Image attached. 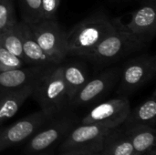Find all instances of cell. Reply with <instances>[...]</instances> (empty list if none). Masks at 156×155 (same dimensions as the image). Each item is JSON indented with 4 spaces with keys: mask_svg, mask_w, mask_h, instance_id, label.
Here are the masks:
<instances>
[{
    "mask_svg": "<svg viewBox=\"0 0 156 155\" xmlns=\"http://www.w3.org/2000/svg\"><path fill=\"white\" fill-rule=\"evenodd\" d=\"M31 97L51 120L62 115L68 109L69 100L63 79V64L46 67L33 85Z\"/></svg>",
    "mask_w": 156,
    "mask_h": 155,
    "instance_id": "obj_1",
    "label": "cell"
},
{
    "mask_svg": "<svg viewBox=\"0 0 156 155\" xmlns=\"http://www.w3.org/2000/svg\"><path fill=\"white\" fill-rule=\"evenodd\" d=\"M119 22L101 13L91 15L66 32L68 55L84 58L103 38L116 30Z\"/></svg>",
    "mask_w": 156,
    "mask_h": 155,
    "instance_id": "obj_2",
    "label": "cell"
},
{
    "mask_svg": "<svg viewBox=\"0 0 156 155\" xmlns=\"http://www.w3.org/2000/svg\"><path fill=\"white\" fill-rule=\"evenodd\" d=\"M145 46L147 45L119 22L116 30L103 38L83 58L88 59L95 66H106L143 49Z\"/></svg>",
    "mask_w": 156,
    "mask_h": 155,
    "instance_id": "obj_3",
    "label": "cell"
},
{
    "mask_svg": "<svg viewBox=\"0 0 156 155\" xmlns=\"http://www.w3.org/2000/svg\"><path fill=\"white\" fill-rule=\"evenodd\" d=\"M156 58L154 55H142L131 58L122 66L117 84L119 96H126L136 92L147 84L155 75Z\"/></svg>",
    "mask_w": 156,
    "mask_h": 155,
    "instance_id": "obj_4",
    "label": "cell"
},
{
    "mask_svg": "<svg viewBox=\"0 0 156 155\" xmlns=\"http://www.w3.org/2000/svg\"><path fill=\"white\" fill-rule=\"evenodd\" d=\"M112 130L96 123L75 125L63 138L60 151L61 153L86 154L98 153L101 149L103 140Z\"/></svg>",
    "mask_w": 156,
    "mask_h": 155,
    "instance_id": "obj_5",
    "label": "cell"
},
{
    "mask_svg": "<svg viewBox=\"0 0 156 155\" xmlns=\"http://www.w3.org/2000/svg\"><path fill=\"white\" fill-rule=\"evenodd\" d=\"M122 66L112 67L104 69L94 77L80 89V90L70 100L68 108H77L90 106L97 103L106 97L114 88H116Z\"/></svg>",
    "mask_w": 156,
    "mask_h": 155,
    "instance_id": "obj_6",
    "label": "cell"
},
{
    "mask_svg": "<svg viewBox=\"0 0 156 155\" xmlns=\"http://www.w3.org/2000/svg\"><path fill=\"white\" fill-rule=\"evenodd\" d=\"M35 39L54 63H62L67 56L66 32L57 20H40L28 25Z\"/></svg>",
    "mask_w": 156,
    "mask_h": 155,
    "instance_id": "obj_7",
    "label": "cell"
},
{
    "mask_svg": "<svg viewBox=\"0 0 156 155\" xmlns=\"http://www.w3.org/2000/svg\"><path fill=\"white\" fill-rule=\"evenodd\" d=\"M76 124L77 119L75 117L64 113L52 119L29 138L25 148V153L34 154L47 150L55 143L63 139Z\"/></svg>",
    "mask_w": 156,
    "mask_h": 155,
    "instance_id": "obj_8",
    "label": "cell"
},
{
    "mask_svg": "<svg viewBox=\"0 0 156 155\" xmlns=\"http://www.w3.org/2000/svg\"><path fill=\"white\" fill-rule=\"evenodd\" d=\"M131 111L130 100L126 96H119L95 105L80 122L81 124L96 123L114 129L122 126Z\"/></svg>",
    "mask_w": 156,
    "mask_h": 155,
    "instance_id": "obj_9",
    "label": "cell"
},
{
    "mask_svg": "<svg viewBox=\"0 0 156 155\" xmlns=\"http://www.w3.org/2000/svg\"><path fill=\"white\" fill-rule=\"evenodd\" d=\"M49 121L51 119L48 115L42 111H38L7 127L0 129V153L28 140Z\"/></svg>",
    "mask_w": 156,
    "mask_h": 155,
    "instance_id": "obj_10",
    "label": "cell"
},
{
    "mask_svg": "<svg viewBox=\"0 0 156 155\" xmlns=\"http://www.w3.org/2000/svg\"><path fill=\"white\" fill-rule=\"evenodd\" d=\"M125 27L138 39L148 45L154 39L156 32L154 3H148L136 9Z\"/></svg>",
    "mask_w": 156,
    "mask_h": 155,
    "instance_id": "obj_11",
    "label": "cell"
},
{
    "mask_svg": "<svg viewBox=\"0 0 156 155\" xmlns=\"http://www.w3.org/2000/svg\"><path fill=\"white\" fill-rule=\"evenodd\" d=\"M33 85L17 89H0V124L17 113L25 101L31 97Z\"/></svg>",
    "mask_w": 156,
    "mask_h": 155,
    "instance_id": "obj_12",
    "label": "cell"
},
{
    "mask_svg": "<svg viewBox=\"0 0 156 155\" xmlns=\"http://www.w3.org/2000/svg\"><path fill=\"white\" fill-rule=\"evenodd\" d=\"M19 23L26 64L42 67H48L52 64H56L38 45L28 25L23 21H20Z\"/></svg>",
    "mask_w": 156,
    "mask_h": 155,
    "instance_id": "obj_13",
    "label": "cell"
},
{
    "mask_svg": "<svg viewBox=\"0 0 156 155\" xmlns=\"http://www.w3.org/2000/svg\"><path fill=\"white\" fill-rule=\"evenodd\" d=\"M63 64V79L66 85L69 102L91 78L88 67L80 61H70ZM69 106V104H68Z\"/></svg>",
    "mask_w": 156,
    "mask_h": 155,
    "instance_id": "obj_14",
    "label": "cell"
},
{
    "mask_svg": "<svg viewBox=\"0 0 156 155\" xmlns=\"http://www.w3.org/2000/svg\"><path fill=\"white\" fill-rule=\"evenodd\" d=\"M46 67L31 65L0 72V89H17L34 84Z\"/></svg>",
    "mask_w": 156,
    "mask_h": 155,
    "instance_id": "obj_15",
    "label": "cell"
},
{
    "mask_svg": "<svg viewBox=\"0 0 156 155\" xmlns=\"http://www.w3.org/2000/svg\"><path fill=\"white\" fill-rule=\"evenodd\" d=\"M138 154L129 138L124 132L123 128L113 129L103 140L102 146L98 155H135Z\"/></svg>",
    "mask_w": 156,
    "mask_h": 155,
    "instance_id": "obj_16",
    "label": "cell"
},
{
    "mask_svg": "<svg viewBox=\"0 0 156 155\" xmlns=\"http://www.w3.org/2000/svg\"><path fill=\"white\" fill-rule=\"evenodd\" d=\"M124 132L129 138L134 151L144 154L155 145V129L149 125H134L123 127Z\"/></svg>",
    "mask_w": 156,
    "mask_h": 155,
    "instance_id": "obj_17",
    "label": "cell"
},
{
    "mask_svg": "<svg viewBox=\"0 0 156 155\" xmlns=\"http://www.w3.org/2000/svg\"><path fill=\"white\" fill-rule=\"evenodd\" d=\"M155 98V91H154L150 98L137 106L134 110H131L122 126L149 125L154 127L156 120Z\"/></svg>",
    "mask_w": 156,
    "mask_h": 155,
    "instance_id": "obj_18",
    "label": "cell"
},
{
    "mask_svg": "<svg viewBox=\"0 0 156 155\" xmlns=\"http://www.w3.org/2000/svg\"><path fill=\"white\" fill-rule=\"evenodd\" d=\"M2 47L6 50L21 58L25 63V56L23 53L22 36L20 23L16 22L2 33Z\"/></svg>",
    "mask_w": 156,
    "mask_h": 155,
    "instance_id": "obj_19",
    "label": "cell"
},
{
    "mask_svg": "<svg viewBox=\"0 0 156 155\" xmlns=\"http://www.w3.org/2000/svg\"><path fill=\"white\" fill-rule=\"evenodd\" d=\"M22 21L27 25L41 20V0H19Z\"/></svg>",
    "mask_w": 156,
    "mask_h": 155,
    "instance_id": "obj_20",
    "label": "cell"
},
{
    "mask_svg": "<svg viewBox=\"0 0 156 155\" xmlns=\"http://www.w3.org/2000/svg\"><path fill=\"white\" fill-rule=\"evenodd\" d=\"M16 22L14 0H0V33Z\"/></svg>",
    "mask_w": 156,
    "mask_h": 155,
    "instance_id": "obj_21",
    "label": "cell"
},
{
    "mask_svg": "<svg viewBox=\"0 0 156 155\" xmlns=\"http://www.w3.org/2000/svg\"><path fill=\"white\" fill-rule=\"evenodd\" d=\"M25 65L27 64L21 58L12 54L2 46L0 47V72L20 69Z\"/></svg>",
    "mask_w": 156,
    "mask_h": 155,
    "instance_id": "obj_22",
    "label": "cell"
},
{
    "mask_svg": "<svg viewBox=\"0 0 156 155\" xmlns=\"http://www.w3.org/2000/svg\"><path fill=\"white\" fill-rule=\"evenodd\" d=\"M60 0H41V20H56Z\"/></svg>",
    "mask_w": 156,
    "mask_h": 155,
    "instance_id": "obj_23",
    "label": "cell"
},
{
    "mask_svg": "<svg viewBox=\"0 0 156 155\" xmlns=\"http://www.w3.org/2000/svg\"><path fill=\"white\" fill-rule=\"evenodd\" d=\"M61 155H90L86 153H62Z\"/></svg>",
    "mask_w": 156,
    "mask_h": 155,
    "instance_id": "obj_24",
    "label": "cell"
},
{
    "mask_svg": "<svg viewBox=\"0 0 156 155\" xmlns=\"http://www.w3.org/2000/svg\"><path fill=\"white\" fill-rule=\"evenodd\" d=\"M143 155H156L155 149H154V148H153V149H151L150 151L146 152L145 153H144Z\"/></svg>",
    "mask_w": 156,
    "mask_h": 155,
    "instance_id": "obj_25",
    "label": "cell"
},
{
    "mask_svg": "<svg viewBox=\"0 0 156 155\" xmlns=\"http://www.w3.org/2000/svg\"><path fill=\"white\" fill-rule=\"evenodd\" d=\"M2 46V33H0V47Z\"/></svg>",
    "mask_w": 156,
    "mask_h": 155,
    "instance_id": "obj_26",
    "label": "cell"
},
{
    "mask_svg": "<svg viewBox=\"0 0 156 155\" xmlns=\"http://www.w3.org/2000/svg\"><path fill=\"white\" fill-rule=\"evenodd\" d=\"M148 1H150L151 3H154L155 2V0H148Z\"/></svg>",
    "mask_w": 156,
    "mask_h": 155,
    "instance_id": "obj_27",
    "label": "cell"
},
{
    "mask_svg": "<svg viewBox=\"0 0 156 155\" xmlns=\"http://www.w3.org/2000/svg\"><path fill=\"white\" fill-rule=\"evenodd\" d=\"M38 155H49L48 153H41V154H38Z\"/></svg>",
    "mask_w": 156,
    "mask_h": 155,
    "instance_id": "obj_28",
    "label": "cell"
},
{
    "mask_svg": "<svg viewBox=\"0 0 156 155\" xmlns=\"http://www.w3.org/2000/svg\"><path fill=\"white\" fill-rule=\"evenodd\" d=\"M98 153H93V154H90V155H98Z\"/></svg>",
    "mask_w": 156,
    "mask_h": 155,
    "instance_id": "obj_29",
    "label": "cell"
},
{
    "mask_svg": "<svg viewBox=\"0 0 156 155\" xmlns=\"http://www.w3.org/2000/svg\"><path fill=\"white\" fill-rule=\"evenodd\" d=\"M135 155H143V154H139V153H138V154H135Z\"/></svg>",
    "mask_w": 156,
    "mask_h": 155,
    "instance_id": "obj_30",
    "label": "cell"
}]
</instances>
